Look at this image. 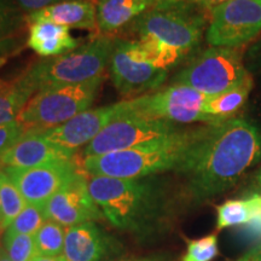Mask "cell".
I'll return each instance as SVG.
<instances>
[{
	"mask_svg": "<svg viewBox=\"0 0 261 261\" xmlns=\"http://www.w3.org/2000/svg\"><path fill=\"white\" fill-rule=\"evenodd\" d=\"M37 92L38 86L29 69L11 83H6L0 89V125L16 121Z\"/></svg>",
	"mask_w": 261,
	"mask_h": 261,
	"instance_id": "ffe728a7",
	"label": "cell"
},
{
	"mask_svg": "<svg viewBox=\"0 0 261 261\" xmlns=\"http://www.w3.org/2000/svg\"><path fill=\"white\" fill-rule=\"evenodd\" d=\"M261 33V0H230L210 9L207 41L212 46L241 47Z\"/></svg>",
	"mask_w": 261,
	"mask_h": 261,
	"instance_id": "9c48e42d",
	"label": "cell"
},
{
	"mask_svg": "<svg viewBox=\"0 0 261 261\" xmlns=\"http://www.w3.org/2000/svg\"><path fill=\"white\" fill-rule=\"evenodd\" d=\"M46 220L48 219L45 212V203L27 204L6 230L34 236Z\"/></svg>",
	"mask_w": 261,
	"mask_h": 261,
	"instance_id": "484cf974",
	"label": "cell"
},
{
	"mask_svg": "<svg viewBox=\"0 0 261 261\" xmlns=\"http://www.w3.org/2000/svg\"><path fill=\"white\" fill-rule=\"evenodd\" d=\"M252 89L253 77L249 73L237 86L218 96L208 97L203 107V113L210 117L212 123H219L233 119V116L246 104Z\"/></svg>",
	"mask_w": 261,
	"mask_h": 261,
	"instance_id": "44dd1931",
	"label": "cell"
},
{
	"mask_svg": "<svg viewBox=\"0 0 261 261\" xmlns=\"http://www.w3.org/2000/svg\"><path fill=\"white\" fill-rule=\"evenodd\" d=\"M47 219L70 227L89 221L103 219L104 214L94 202L89 189V180L77 173L45 202Z\"/></svg>",
	"mask_w": 261,
	"mask_h": 261,
	"instance_id": "5bb4252c",
	"label": "cell"
},
{
	"mask_svg": "<svg viewBox=\"0 0 261 261\" xmlns=\"http://www.w3.org/2000/svg\"><path fill=\"white\" fill-rule=\"evenodd\" d=\"M0 261H11V259H10L8 253L5 252L4 247L0 246Z\"/></svg>",
	"mask_w": 261,
	"mask_h": 261,
	"instance_id": "8d00e7d4",
	"label": "cell"
},
{
	"mask_svg": "<svg viewBox=\"0 0 261 261\" xmlns=\"http://www.w3.org/2000/svg\"><path fill=\"white\" fill-rule=\"evenodd\" d=\"M201 8L162 0L130 23L138 35L137 40L155 67L168 71L200 44L207 22Z\"/></svg>",
	"mask_w": 261,
	"mask_h": 261,
	"instance_id": "7a4b0ae2",
	"label": "cell"
},
{
	"mask_svg": "<svg viewBox=\"0 0 261 261\" xmlns=\"http://www.w3.org/2000/svg\"><path fill=\"white\" fill-rule=\"evenodd\" d=\"M238 261H261V244L257 246L255 249H253L252 252L247 253Z\"/></svg>",
	"mask_w": 261,
	"mask_h": 261,
	"instance_id": "e575fe53",
	"label": "cell"
},
{
	"mask_svg": "<svg viewBox=\"0 0 261 261\" xmlns=\"http://www.w3.org/2000/svg\"><path fill=\"white\" fill-rule=\"evenodd\" d=\"M219 253L217 234L190 241L182 261H212Z\"/></svg>",
	"mask_w": 261,
	"mask_h": 261,
	"instance_id": "4316f807",
	"label": "cell"
},
{
	"mask_svg": "<svg viewBox=\"0 0 261 261\" xmlns=\"http://www.w3.org/2000/svg\"><path fill=\"white\" fill-rule=\"evenodd\" d=\"M63 2H68V0H16L19 8L23 10V11L28 12V15Z\"/></svg>",
	"mask_w": 261,
	"mask_h": 261,
	"instance_id": "4dcf8cb0",
	"label": "cell"
},
{
	"mask_svg": "<svg viewBox=\"0 0 261 261\" xmlns=\"http://www.w3.org/2000/svg\"><path fill=\"white\" fill-rule=\"evenodd\" d=\"M0 202H2L3 210V220L0 225V230H6L12 224L17 215L23 211L27 205L23 196L14 181L10 179L8 173L5 172L4 167L0 166Z\"/></svg>",
	"mask_w": 261,
	"mask_h": 261,
	"instance_id": "603a6c76",
	"label": "cell"
},
{
	"mask_svg": "<svg viewBox=\"0 0 261 261\" xmlns=\"http://www.w3.org/2000/svg\"><path fill=\"white\" fill-rule=\"evenodd\" d=\"M242 234L244 238H247L248 241H252V242L256 243L257 246L261 244V207L259 213L256 214V217L250 221L249 224H247L246 226H242Z\"/></svg>",
	"mask_w": 261,
	"mask_h": 261,
	"instance_id": "f546056e",
	"label": "cell"
},
{
	"mask_svg": "<svg viewBox=\"0 0 261 261\" xmlns=\"http://www.w3.org/2000/svg\"><path fill=\"white\" fill-rule=\"evenodd\" d=\"M261 207V194H253L243 200H230L217 208V227L223 230L227 227L246 226Z\"/></svg>",
	"mask_w": 261,
	"mask_h": 261,
	"instance_id": "7402d4cb",
	"label": "cell"
},
{
	"mask_svg": "<svg viewBox=\"0 0 261 261\" xmlns=\"http://www.w3.org/2000/svg\"><path fill=\"white\" fill-rule=\"evenodd\" d=\"M104 76L79 85L48 87L38 91L29 100L18 121L29 128L44 129L60 126L89 110L99 93Z\"/></svg>",
	"mask_w": 261,
	"mask_h": 261,
	"instance_id": "8992f818",
	"label": "cell"
},
{
	"mask_svg": "<svg viewBox=\"0 0 261 261\" xmlns=\"http://www.w3.org/2000/svg\"><path fill=\"white\" fill-rule=\"evenodd\" d=\"M138 261H151V260H138Z\"/></svg>",
	"mask_w": 261,
	"mask_h": 261,
	"instance_id": "b9f144b4",
	"label": "cell"
},
{
	"mask_svg": "<svg viewBox=\"0 0 261 261\" xmlns=\"http://www.w3.org/2000/svg\"><path fill=\"white\" fill-rule=\"evenodd\" d=\"M67 227L54 220H46L34 234L38 255L60 256L63 255Z\"/></svg>",
	"mask_w": 261,
	"mask_h": 261,
	"instance_id": "cb8c5ba5",
	"label": "cell"
},
{
	"mask_svg": "<svg viewBox=\"0 0 261 261\" xmlns=\"http://www.w3.org/2000/svg\"><path fill=\"white\" fill-rule=\"evenodd\" d=\"M260 159V129L233 117L203 127L175 171L185 179L189 194L202 201L232 188Z\"/></svg>",
	"mask_w": 261,
	"mask_h": 261,
	"instance_id": "6da1fadb",
	"label": "cell"
},
{
	"mask_svg": "<svg viewBox=\"0 0 261 261\" xmlns=\"http://www.w3.org/2000/svg\"><path fill=\"white\" fill-rule=\"evenodd\" d=\"M202 128L178 129L171 135L143 143L135 148L84 159V168L91 177L119 179L148 178L177 169Z\"/></svg>",
	"mask_w": 261,
	"mask_h": 261,
	"instance_id": "3957f363",
	"label": "cell"
},
{
	"mask_svg": "<svg viewBox=\"0 0 261 261\" xmlns=\"http://www.w3.org/2000/svg\"><path fill=\"white\" fill-rule=\"evenodd\" d=\"M89 189L104 218L122 230H144L161 207L159 189L146 178L91 177Z\"/></svg>",
	"mask_w": 261,
	"mask_h": 261,
	"instance_id": "277c9868",
	"label": "cell"
},
{
	"mask_svg": "<svg viewBox=\"0 0 261 261\" xmlns=\"http://www.w3.org/2000/svg\"><path fill=\"white\" fill-rule=\"evenodd\" d=\"M3 247L11 261H32L38 255L34 236L5 230Z\"/></svg>",
	"mask_w": 261,
	"mask_h": 261,
	"instance_id": "d4e9b609",
	"label": "cell"
},
{
	"mask_svg": "<svg viewBox=\"0 0 261 261\" xmlns=\"http://www.w3.org/2000/svg\"><path fill=\"white\" fill-rule=\"evenodd\" d=\"M4 169L27 204L45 203L80 173L74 159L32 168L4 167Z\"/></svg>",
	"mask_w": 261,
	"mask_h": 261,
	"instance_id": "4fadbf2b",
	"label": "cell"
},
{
	"mask_svg": "<svg viewBox=\"0 0 261 261\" xmlns=\"http://www.w3.org/2000/svg\"><path fill=\"white\" fill-rule=\"evenodd\" d=\"M178 130L175 123L126 114L109 123L84 150L85 158L122 151Z\"/></svg>",
	"mask_w": 261,
	"mask_h": 261,
	"instance_id": "8fae6325",
	"label": "cell"
},
{
	"mask_svg": "<svg viewBox=\"0 0 261 261\" xmlns=\"http://www.w3.org/2000/svg\"><path fill=\"white\" fill-rule=\"evenodd\" d=\"M17 42H15L12 39H6L3 42H0V67L6 63L12 55L16 54V48H17Z\"/></svg>",
	"mask_w": 261,
	"mask_h": 261,
	"instance_id": "d6a6232c",
	"label": "cell"
},
{
	"mask_svg": "<svg viewBox=\"0 0 261 261\" xmlns=\"http://www.w3.org/2000/svg\"><path fill=\"white\" fill-rule=\"evenodd\" d=\"M173 2H182V3H189V4H194L202 6V8H213V6L220 5L223 3L230 2V0H173Z\"/></svg>",
	"mask_w": 261,
	"mask_h": 261,
	"instance_id": "836d02e7",
	"label": "cell"
},
{
	"mask_svg": "<svg viewBox=\"0 0 261 261\" xmlns=\"http://www.w3.org/2000/svg\"><path fill=\"white\" fill-rule=\"evenodd\" d=\"M75 152L55 144L29 128L16 144L0 158L2 167L32 168L47 163L73 160Z\"/></svg>",
	"mask_w": 261,
	"mask_h": 261,
	"instance_id": "9a60e30c",
	"label": "cell"
},
{
	"mask_svg": "<svg viewBox=\"0 0 261 261\" xmlns=\"http://www.w3.org/2000/svg\"><path fill=\"white\" fill-rule=\"evenodd\" d=\"M32 261H65L63 255L60 256H44V255H37Z\"/></svg>",
	"mask_w": 261,
	"mask_h": 261,
	"instance_id": "d590c367",
	"label": "cell"
},
{
	"mask_svg": "<svg viewBox=\"0 0 261 261\" xmlns=\"http://www.w3.org/2000/svg\"><path fill=\"white\" fill-rule=\"evenodd\" d=\"M29 23L50 21L67 28L93 32L98 28L97 4L92 0H68L28 15Z\"/></svg>",
	"mask_w": 261,
	"mask_h": 261,
	"instance_id": "e0dca14e",
	"label": "cell"
},
{
	"mask_svg": "<svg viewBox=\"0 0 261 261\" xmlns=\"http://www.w3.org/2000/svg\"><path fill=\"white\" fill-rule=\"evenodd\" d=\"M28 127L24 123L16 121L0 125V158L11 149L25 135Z\"/></svg>",
	"mask_w": 261,
	"mask_h": 261,
	"instance_id": "83f0119b",
	"label": "cell"
},
{
	"mask_svg": "<svg viewBox=\"0 0 261 261\" xmlns=\"http://www.w3.org/2000/svg\"><path fill=\"white\" fill-rule=\"evenodd\" d=\"M162 0H98L97 23L104 33H113L133 23Z\"/></svg>",
	"mask_w": 261,
	"mask_h": 261,
	"instance_id": "d6986e66",
	"label": "cell"
},
{
	"mask_svg": "<svg viewBox=\"0 0 261 261\" xmlns=\"http://www.w3.org/2000/svg\"><path fill=\"white\" fill-rule=\"evenodd\" d=\"M116 40L99 37L61 56L44 58L29 68L38 91L48 87L79 85L103 76Z\"/></svg>",
	"mask_w": 261,
	"mask_h": 261,
	"instance_id": "5b68a950",
	"label": "cell"
},
{
	"mask_svg": "<svg viewBox=\"0 0 261 261\" xmlns=\"http://www.w3.org/2000/svg\"><path fill=\"white\" fill-rule=\"evenodd\" d=\"M19 16L16 5L0 8V42L9 39L18 27Z\"/></svg>",
	"mask_w": 261,
	"mask_h": 261,
	"instance_id": "f1b7e54d",
	"label": "cell"
},
{
	"mask_svg": "<svg viewBox=\"0 0 261 261\" xmlns=\"http://www.w3.org/2000/svg\"><path fill=\"white\" fill-rule=\"evenodd\" d=\"M109 252V240L94 221L67 227L65 261H102Z\"/></svg>",
	"mask_w": 261,
	"mask_h": 261,
	"instance_id": "2e32d148",
	"label": "cell"
},
{
	"mask_svg": "<svg viewBox=\"0 0 261 261\" xmlns=\"http://www.w3.org/2000/svg\"><path fill=\"white\" fill-rule=\"evenodd\" d=\"M127 108V100H122L116 104L86 110L60 126L32 129L37 130L55 144L76 152L81 146L89 145L109 123L126 115Z\"/></svg>",
	"mask_w": 261,
	"mask_h": 261,
	"instance_id": "7c38bea8",
	"label": "cell"
},
{
	"mask_svg": "<svg viewBox=\"0 0 261 261\" xmlns=\"http://www.w3.org/2000/svg\"><path fill=\"white\" fill-rule=\"evenodd\" d=\"M207 99L208 96L191 87L173 84L155 93L127 99V114L172 123L207 122L213 125L203 113Z\"/></svg>",
	"mask_w": 261,
	"mask_h": 261,
	"instance_id": "ba28073f",
	"label": "cell"
},
{
	"mask_svg": "<svg viewBox=\"0 0 261 261\" xmlns=\"http://www.w3.org/2000/svg\"><path fill=\"white\" fill-rule=\"evenodd\" d=\"M79 40L70 35L69 28L50 21L33 22L27 45L42 58L61 56L79 47Z\"/></svg>",
	"mask_w": 261,
	"mask_h": 261,
	"instance_id": "ac0fdd59",
	"label": "cell"
},
{
	"mask_svg": "<svg viewBox=\"0 0 261 261\" xmlns=\"http://www.w3.org/2000/svg\"><path fill=\"white\" fill-rule=\"evenodd\" d=\"M248 74L241 47L212 46L184 68L173 84L185 85L211 97L237 86Z\"/></svg>",
	"mask_w": 261,
	"mask_h": 261,
	"instance_id": "52a82bcc",
	"label": "cell"
},
{
	"mask_svg": "<svg viewBox=\"0 0 261 261\" xmlns=\"http://www.w3.org/2000/svg\"><path fill=\"white\" fill-rule=\"evenodd\" d=\"M5 84H6V81H3V80H0V89H2V87L4 86Z\"/></svg>",
	"mask_w": 261,
	"mask_h": 261,
	"instance_id": "60d3db41",
	"label": "cell"
},
{
	"mask_svg": "<svg viewBox=\"0 0 261 261\" xmlns=\"http://www.w3.org/2000/svg\"><path fill=\"white\" fill-rule=\"evenodd\" d=\"M15 5V3L12 0H0V8L3 6H12Z\"/></svg>",
	"mask_w": 261,
	"mask_h": 261,
	"instance_id": "74e56055",
	"label": "cell"
},
{
	"mask_svg": "<svg viewBox=\"0 0 261 261\" xmlns=\"http://www.w3.org/2000/svg\"><path fill=\"white\" fill-rule=\"evenodd\" d=\"M3 220V210H2V202H0V225H2Z\"/></svg>",
	"mask_w": 261,
	"mask_h": 261,
	"instance_id": "ab89813d",
	"label": "cell"
},
{
	"mask_svg": "<svg viewBox=\"0 0 261 261\" xmlns=\"http://www.w3.org/2000/svg\"><path fill=\"white\" fill-rule=\"evenodd\" d=\"M109 67L114 86L122 96L139 97L158 89L168 74L150 62L138 40H116Z\"/></svg>",
	"mask_w": 261,
	"mask_h": 261,
	"instance_id": "30bf717a",
	"label": "cell"
},
{
	"mask_svg": "<svg viewBox=\"0 0 261 261\" xmlns=\"http://www.w3.org/2000/svg\"><path fill=\"white\" fill-rule=\"evenodd\" d=\"M255 184H256V187L261 190V169H260L259 173H257L256 177H255Z\"/></svg>",
	"mask_w": 261,
	"mask_h": 261,
	"instance_id": "f35d334b",
	"label": "cell"
},
{
	"mask_svg": "<svg viewBox=\"0 0 261 261\" xmlns=\"http://www.w3.org/2000/svg\"><path fill=\"white\" fill-rule=\"evenodd\" d=\"M246 64L249 69L254 71L261 70V38L252 45L247 52Z\"/></svg>",
	"mask_w": 261,
	"mask_h": 261,
	"instance_id": "1f68e13d",
	"label": "cell"
}]
</instances>
